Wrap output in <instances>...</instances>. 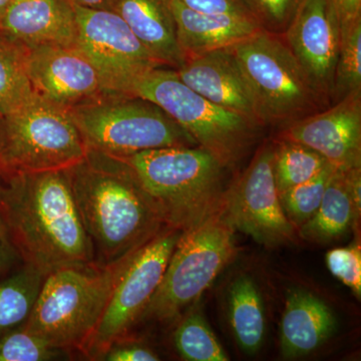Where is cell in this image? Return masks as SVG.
Returning <instances> with one entry per match:
<instances>
[{"label": "cell", "mask_w": 361, "mask_h": 361, "mask_svg": "<svg viewBox=\"0 0 361 361\" xmlns=\"http://www.w3.org/2000/svg\"><path fill=\"white\" fill-rule=\"evenodd\" d=\"M6 120V167L25 172L68 169L87 154L70 109L37 92Z\"/></svg>", "instance_id": "obj_9"}, {"label": "cell", "mask_w": 361, "mask_h": 361, "mask_svg": "<svg viewBox=\"0 0 361 361\" xmlns=\"http://www.w3.org/2000/svg\"><path fill=\"white\" fill-rule=\"evenodd\" d=\"M274 142H266L248 167L226 190L223 211L235 231L259 244L277 246L294 241L297 229L285 215L273 174Z\"/></svg>", "instance_id": "obj_11"}, {"label": "cell", "mask_w": 361, "mask_h": 361, "mask_svg": "<svg viewBox=\"0 0 361 361\" xmlns=\"http://www.w3.org/2000/svg\"><path fill=\"white\" fill-rule=\"evenodd\" d=\"M329 306L311 292L291 290L281 319V351L285 358L307 355L322 346L336 329Z\"/></svg>", "instance_id": "obj_21"}, {"label": "cell", "mask_w": 361, "mask_h": 361, "mask_svg": "<svg viewBox=\"0 0 361 361\" xmlns=\"http://www.w3.org/2000/svg\"><path fill=\"white\" fill-rule=\"evenodd\" d=\"M282 37L329 106L341 47V23L330 0H304Z\"/></svg>", "instance_id": "obj_13"}, {"label": "cell", "mask_w": 361, "mask_h": 361, "mask_svg": "<svg viewBox=\"0 0 361 361\" xmlns=\"http://www.w3.org/2000/svg\"><path fill=\"white\" fill-rule=\"evenodd\" d=\"M7 129L6 116L0 113V166H6Z\"/></svg>", "instance_id": "obj_37"}, {"label": "cell", "mask_w": 361, "mask_h": 361, "mask_svg": "<svg viewBox=\"0 0 361 361\" xmlns=\"http://www.w3.org/2000/svg\"><path fill=\"white\" fill-rule=\"evenodd\" d=\"M274 144L273 174L278 193L312 179L329 165L320 154L302 144L285 140Z\"/></svg>", "instance_id": "obj_25"}, {"label": "cell", "mask_w": 361, "mask_h": 361, "mask_svg": "<svg viewBox=\"0 0 361 361\" xmlns=\"http://www.w3.org/2000/svg\"><path fill=\"white\" fill-rule=\"evenodd\" d=\"M134 253L111 264L65 268L45 276L23 329L54 348L82 351Z\"/></svg>", "instance_id": "obj_4"}, {"label": "cell", "mask_w": 361, "mask_h": 361, "mask_svg": "<svg viewBox=\"0 0 361 361\" xmlns=\"http://www.w3.org/2000/svg\"><path fill=\"white\" fill-rule=\"evenodd\" d=\"M108 361H157L159 356L153 350L140 344L130 343L123 339L111 344L99 358Z\"/></svg>", "instance_id": "obj_33"}, {"label": "cell", "mask_w": 361, "mask_h": 361, "mask_svg": "<svg viewBox=\"0 0 361 361\" xmlns=\"http://www.w3.org/2000/svg\"><path fill=\"white\" fill-rule=\"evenodd\" d=\"M113 11L160 65L177 70L185 63L168 0H115Z\"/></svg>", "instance_id": "obj_20"}, {"label": "cell", "mask_w": 361, "mask_h": 361, "mask_svg": "<svg viewBox=\"0 0 361 361\" xmlns=\"http://www.w3.org/2000/svg\"><path fill=\"white\" fill-rule=\"evenodd\" d=\"M334 169L329 164L312 179L279 192V199L285 215L297 230L306 221L310 220L319 208L327 183Z\"/></svg>", "instance_id": "obj_28"}, {"label": "cell", "mask_w": 361, "mask_h": 361, "mask_svg": "<svg viewBox=\"0 0 361 361\" xmlns=\"http://www.w3.org/2000/svg\"><path fill=\"white\" fill-rule=\"evenodd\" d=\"M32 94L26 49L0 32V113L4 116L13 113Z\"/></svg>", "instance_id": "obj_24"}, {"label": "cell", "mask_w": 361, "mask_h": 361, "mask_svg": "<svg viewBox=\"0 0 361 361\" xmlns=\"http://www.w3.org/2000/svg\"><path fill=\"white\" fill-rule=\"evenodd\" d=\"M0 32L26 49L78 45L75 7L71 0H11L0 18Z\"/></svg>", "instance_id": "obj_17"}, {"label": "cell", "mask_w": 361, "mask_h": 361, "mask_svg": "<svg viewBox=\"0 0 361 361\" xmlns=\"http://www.w3.org/2000/svg\"><path fill=\"white\" fill-rule=\"evenodd\" d=\"M26 66L33 92L68 109L106 92L96 68L78 45L26 49Z\"/></svg>", "instance_id": "obj_15"}, {"label": "cell", "mask_w": 361, "mask_h": 361, "mask_svg": "<svg viewBox=\"0 0 361 361\" xmlns=\"http://www.w3.org/2000/svg\"><path fill=\"white\" fill-rule=\"evenodd\" d=\"M361 168L334 169L319 208L297 230L298 236L314 243L341 238L360 214Z\"/></svg>", "instance_id": "obj_19"}, {"label": "cell", "mask_w": 361, "mask_h": 361, "mask_svg": "<svg viewBox=\"0 0 361 361\" xmlns=\"http://www.w3.org/2000/svg\"><path fill=\"white\" fill-rule=\"evenodd\" d=\"M329 269L360 298L361 295V251L360 244L330 250L326 255Z\"/></svg>", "instance_id": "obj_31"}, {"label": "cell", "mask_w": 361, "mask_h": 361, "mask_svg": "<svg viewBox=\"0 0 361 361\" xmlns=\"http://www.w3.org/2000/svg\"><path fill=\"white\" fill-rule=\"evenodd\" d=\"M130 94L160 106L180 127L227 169L234 168L255 144L261 127L208 101L178 77L159 66L135 82Z\"/></svg>", "instance_id": "obj_7"}, {"label": "cell", "mask_w": 361, "mask_h": 361, "mask_svg": "<svg viewBox=\"0 0 361 361\" xmlns=\"http://www.w3.org/2000/svg\"><path fill=\"white\" fill-rule=\"evenodd\" d=\"M66 355L65 349L54 348L23 326L0 337V361H47Z\"/></svg>", "instance_id": "obj_29"}, {"label": "cell", "mask_w": 361, "mask_h": 361, "mask_svg": "<svg viewBox=\"0 0 361 361\" xmlns=\"http://www.w3.org/2000/svg\"><path fill=\"white\" fill-rule=\"evenodd\" d=\"M44 279L39 271L25 264L0 281V337L25 324Z\"/></svg>", "instance_id": "obj_23"}, {"label": "cell", "mask_w": 361, "mask_h": 361, "mask_svg": "<svg viewBox=\"0 0 361 361\" xmlns=\"http://www.w3.org/2000/svg\"><path fill=\"white\" fill-rule=\"evenodd\" d=\"M183 230L165 226L133 254L111 292L104 314L82 353L99 360L141 319L156 293Z\"/></svg>", "instance_id": "obj_10"}, {"label": "cell", "mask_w": 361, "mask_h": 361, "mask_svg": "<svg viewBox=\"0 0 361 361\" xmlns=\"http://www.w3.org/2000/svg\"><path fill=\"white\" fill-rule=\"evenodd\" d=\"M68 171L99 264L126 257L167 226L132 169L118 157L87 149Z\"/></svg>", "instance_id": "obj_2"}, {"label": "cell", "mask_w": 361, "mask_h": 361, "mask_svg": "<svg viewBox=\"0 0 361 361\" xmlns=\"http://www.w3.org/2000/svg\"><path fill=\"white\" fill-rule=\"evenodd\" d=\"M230 322L240 348L248 355L257 353L265 336L262 297L248 275L235 278L229 289Z\"/></svg>", "instance_id": "obj_22"}, {"label": "cell", "mask_w": 361, "mask_h": 361, "mask_svg": "<svg viewBox=\"0 0 361 361\" xmlns=\"http://www.w3.org/2000/svg\"><path fill=\"white\" fill-rule=\"evenodd\" d=\"M8 169L11 168L6 167V166H0V184H1L4 175H6V171L8 170Z\"/></svg>", "instance_id": "obj_39"}, {"label": "cell", "mask_w": 361, "mask_h": 361, "mask_svg": "<svg viewBox=\"0 0 361 361\" xmlns=\"http://www.w3.org/2000/svg\"><path fill=\"white\" fill-rule=\"evenodd\" d=\"M361 92V21L341 30L331 104Z\"/></svg>", "instance_id": "obj_27"}, {"label": "cell", "mask_w": 361, "mask_h": 361, "mask_svg": "<svg viewBox=\"0 0 361 361\" xmlns=\"http://www.w3.org/2000/svg\"><path fill=\"white\" fill-rule=\"evenodd\" d=\"M118 158L132 169L167 226L184 231L223 205L229 169L201 147L149 149Z\"/></svg>", "instance_id": "obj_3"}, {"label": "cell", "mask_w": 361, "mask_h": 361, "mask_svg": "<svg viewBox=\"0 0 361 361\" xmlns=\"http://www.w3.org/2000/svg\"><path fill=\"white\" fill-rule=\"evenodd\" d=\"M75 6L90 9H104L113 11L115 0H71Z\"/></svg>", "instance_id": "obj_36"}, {"label": "cell", "mask_w": 361, "mask_h": 361, "mask_svg": "<svg viewBox=\"0 0 361 361\" xmlns=\"http://www.w3.org/2000/svg\"><path fill=\"white\" fill-rule=\"evenodd\" d=\"M0 215L26 265L44 276L96 263L78 214L68 169H8L0 184Z\"/></svg>", "instance_id": "obj_1"}, {"label": "cell", "mask_w": 361, "mask_h": 361, "mask_svg": "<svg viewBox=\"0 0 361 361\" xmlns=\"http://www.w3.org/2000/svg\"><path fill=\"white\" fill-rule=\"evenodd\" d=\"M176 73L185 85L208 101L261 127L250 90L231 47L187 59Z\"/></svg>", "instance_id": "obj_16"}, {"label": "cell", "mask_w": 361, "mask_h": 361, "mask_svg": "<svg viewBox=\"0 0 361 361\" xmlns=\"http://www.w3.org/2000/svg\"><path fill=\"white\" fill-rule=\"evenodd\" d=\"M258 23L267 32L282 35L304 0H248Z\"/></svg>", "instance_id": "obj_30"}, {"label": "cell", "mask_w": 361, "mask_h": 361, "mask_svg": "<svg viewBox=\"0 0 361 361\" xmlns=\"http://www.w3.org/2000/svg\"><path fill=\"white\" fill-rule=\"evenodd\" d=\"M73 7L78 49L96 68L106 92L130 94L135 82L145 73L163 66L115 11L75 4Z\"/></svg>", "instance_id": "obj_12"}, {"label": "cell", "mask_w": 361, "mask_h": 361, "mask_svg": "<svg viewBox=\"0 0 361 361\" xmlns=\"http://www.w3.org/2000/svg\"><path fill=\"white\" fill-rule=\"evenodd\" d=\"M18 258H20V254L14 246L4 218L0 215V274L6 272Z\"/></svg>", "instance_id": "obj_34"}, {"label": "cell", "mask_w": 361, "mask_h": 361, "mask_svg": "<svg viewBox=\"0 0 361 361\" xmlns=\"http://www.w3.org/2000/svg\"><path fill=\"white\" fill-rule=\"evenodd\" d=\"M277 140L314 149L339 170L361 168V92L282 128Z\"/></svg>", "instance_id": "obj_14"}, {"label": "cell", "mask_w": 361, "mask_h": 361, "mask_svg": "<svg viewBox=\"0 0 361 361\" xmlns=\"http://www.w3.org/2000/svg\"><path fill=\"white\" fill-rule=\"evenodd\" d=\"M261 127L284 128L326 109L282 35L259 30L231 47Z\"/></svg>", "instance_id": "obj_5"}, {"label": "cell", "mask_w": 361, "mask_h": 361, "mask_svg": "<svg viewBox=\"0 0 361 361\" xmlns=\"http://www.w3.org/2000/svg\"><path fill=\"white\" fill-rule=\"evenodd\" d=\"M193 11L214 14L245 16L257 20L248 0H180ZM258 21V20H257Z\"/></svg>", "instance_id": "obj_32"}, {"label": "cell", "mask_w": 361, "mask_h": 361, "mask_svg": "<svg viewBox=\"0 0 361 361\" xmlns=\"http://www.w3.org/2000/svg\"><path fill=\"white\" fill-rule=\"evenodd\" d=\"M330 2L338 16L341 30L361 21V0H330Z\"/></svg>", "instance_id": "obj_35"}, {"label": "cell", "mask_w": 361, "mask_h": 361, "mask_svg": "<svg viewBox=\"0 0 361 361\" xmlns=\"http://www.w3.org/2000/svg\"><path fill=\"white\" fill-rule=\"evenodd\" d=\"M70 111L87 149L106 155L198 146L160 106L135 94L104 92Z\"/></svg>", "instance_id": "obj_6"}, {"label": "cell", "mask_w": 361, "mask_h": 361, "mask_svg": "<svg viewBox=\"0 0 361 361\" xmlns=\"http://www.w3.org/2000/svg\"><path fill=\"white\" fill-rule=\"evenodd\" d=\"M174 344L183 360L189 361H227L229 356L217 337L198 312H192L178 325Z\"/></svg>", "instance_id": "obj_26"}, {"label": "cell", "mask_w": 361, "mask_h": 361, "mask_svg": "<svg viewBox=\"0 0 361 361\" xmlns=\"http://www.w3.org/2000/svg\"><path fill=\"white\" fill-rule=\"evenodd\" d=\"M176 23L178 44L185 61L217 49H227L263 30L254 18L230 14L200 13L180 0H168Z\"/></svg>", "instance_id": "obj_18"}, {"label": "cell", "mask_w": 361, "mask_h": 361, "mask_svg": "<svg viewBox=\"0 0 361 361\" xmlns=\"http://www.w3.org/2000/svg\"><path fill=\"white\" fill-rule=\"evenodd\" d=\"M236 254L235 229L222 205L182 232L141 319L171 322L177 318L212 285Z\"/></svg>", "instance_id": "obj_8"}, {"label": "cell", "mask_w": 361, "mask_h": 361, "mask_svg": "<svg viewBox=\"0 0 361 361\" xmlns=\"http://www.w3.org/2000/svg\"><path fill=\"white\" fill-rule=\"evenodd\" d=\"M11 0H0V18H2L4 13L8 7L9 4H11Z\"/></svg>", "instance_id": "obj_38"}]
</instances>
